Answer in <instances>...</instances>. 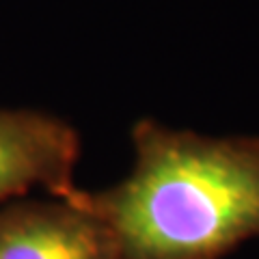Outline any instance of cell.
I'll use <instances>...</instances> for the list:
<instances>
[{
	"label": "cell",
	"instance_id": "6da1fadb",
	"mask_svg": "<svg viewBox=\"0 0 259 259\" xmlns=\"http://www.w3.org/2000/svg\"><path fill=\"white\" fill-rule=\"evenodd\" d=\"M127 177L71 197L108 225L123 259H223L259 240V136H207L141 119Z\"/></svg>",
	"mask_w": 259,
	"mask_h": 259
},
{
	"label": "cell",
	"instance_id": "7a4b0ae2",
	"mask_svg": "<svg viewBox=\"0 0 259 259\" xmlns=\"http://www.w3.org/2000/svg\"><path fill=\"white\" fill-rule=\"evenodd\" d=\"M80 151L69 121L35 108H0V207L35 190L69 194Z\"/></svg>",
	"mask_w": 259,
	"mask_h": 259
},
{
	"label": "cell",
	"instance_id": "3957f363",
	"mask_svg": "<svg viewBox=\"0 0 259 259\" xmlns=\"http://www.w3.org/2000/svg\"><path fill=\"white\" fill-rule=\"evenodd\" d=\"M0 259H123L108 225L71 197L0 207Z\"/></svg>",
	"mask_w": 259,
	"mask_h": 259
}]
</instances>
